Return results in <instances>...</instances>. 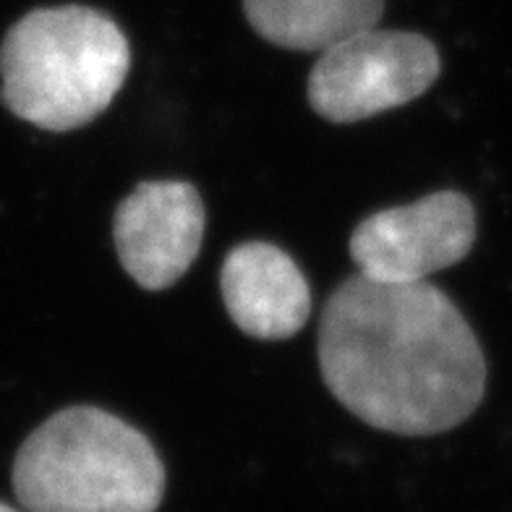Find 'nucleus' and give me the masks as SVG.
I'll list each match as a JSON object with an SVG mask.
<instances>
[{
	"label": "nucleus",
	"instance_id": "nucleus-1",
	"mask_svg": "<svg viewBox=\"0 0 512 512\" xmlns=\"http://www.w3.org/2000/svg\"><path fill=\"white\" fill-rule=\"evenodd\" d=\"M319 369L353 416L403 437L450 432L486 390L471 324L426 280H345L324 306Z\"/></svg>",
	"mask_w": 512,
	"mask_h": 512
},
{
	"label": "nucleus",
	"instance_id": "nucleus-2",
	"mask_svg": "<svg viewBox=\"0 0 512 512\" xmlns=\"http://www.w3.org/2000/svg\"><path fill=\"white\" fill-rule=\"evenodd\" d=\"M131 68L126 34L87 6L37 8L0 45V97L16 118L74 131L110 108Z\"/></svg>",
	"mask_w": 512,
	"mask_h": 512
},
{
	"label": "nucleus",
	"instance_id": "nucleus-3",
	"mask_svg": "<svg viewBox=\"0 0 512 512\" xmlns=\"http://www.w3.org/2000/svg\"><path fill=\"white\" fill-rule=\"evenodd\" d=\"M14 492L29 512H157L165 468L139 429L102 408L74 405L21 445Z\"/></svg>",
	"mask_w": 512,
	"mask_h": 512
},
{
	"label": "nucleus",
	"instance_id": "nucleus-4",
	"mask_svg": "<svg viewBox=\"0 0 512 512\" xmlns=\"http://www.w3.org/2000/svg\"><path fill=\"white\" fill-rule=\"evenodd\" d=\"M439 68L437 48L426 37L371 27L319 53L309 102L324 121H366L424 95Z\"/></svg>",
	"mask_w": 512,
	"mask_h": 512
},
{
	"label": "nucleus",
	"instance_id": "nucleus-5",
	"mask_svg": "<svg viewBox=\"0 0 512 512\" xmlns=\"http://www.w3.org/2000/svg\"><path fill=\"white\" fill-rule=\"evenodd\" d=\"M476 241V212L458 191H437L366 217L351 238L358 272L379 283H424L463 262Z\"/></svg>",
	"mask_w": 512,
	"mask_h": 512
},
{
	"label": "nucleus",
	"instance_id": "nucleus-6",
	"mask_svg": "<svg viewBox=\"0 0 512 512\" xmlns=\"http://www.w3.org/2000/svg\"><path fill=\"white\" fill-rule=\"evenodd\" d=\"M202 238L204 204L191 183H142L115 209L118 259L144 290L178 283L194 264Z\"/></svg>",
	"mask_w": 512,
	"mask_h": 512
},
{
	"label": "nucleus",
	"instance_id": "nucleus-7",
	"mask_svg": "<svg viewBox=\"0 0 512 512\" xmlns=\"http://www.w3.org/2000/svg\"><path fill=\"white\" fill-rule=\"evenodd\" d=\"M220 288L238 330L259 340H288L304 330L311 290L298 264L272 243L251 241L230 251Z\"/></svg>",
	"mask_w": 512,
	"mask_h": 512
},
{
	"label": "nucleus",
	"instance_id": "nucleus-8",
	"mask_svg": "<svg viewBox=\"0 0 512 512\" xmlns=\"http://www.w3.org/2000/svg\"><path fill=\"white\" fill-rule=\"evenodd\" d=\"M243 14L277 48L324 53L377 27L384 0H243Z\"/></svg>",
	"mask_w": 512,
	"mask_h": 512
},
{
	"label": "nucleus",
	"instance_id": "nucleus-9",
	"mask_svg": "<svg viewBox=\"0 0 512 512\" xmlns=\"http://www.w3.org/2000/svg\"><path fill=\"white\" fill-rule=\"evenodd\" d=\"M0 512H19V510H14V507H8V505H3V502H0Z\"/></svg>",
	"mask_w": 512,
	"mask_h": 512
}]
</instances>
